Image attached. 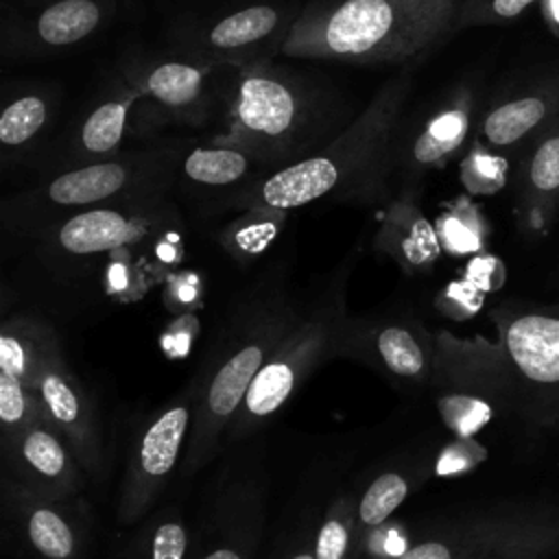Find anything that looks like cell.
Here are the masks:
<instances>
[{
  "label": "cell",
  "mask_w": 559,
  "mask_h": 559,
  "mask_svg": "<svg viewBox=\"0 0 559 559\" xmlns=\"http://www.w3.org/2000/svg\"><path fill=\"white\" fill-rule=\"evenodd\" d=\"M354 116L349 98L330 81L262 59L234 70L223 127L212 140L273 173L323 148Z\"/></svg>",
  "instance_id": "1"
},
{
  "label": "cell",
  "mask_w": 559,
  "mask_h": 559,
  "mask_svg": "<svg viewBox=\"0 0 559 559\" xmlns=\"http://www.w3.org/2000/svg\"><path fill=\"white\" fill-rule=\"evenodd\" d=\"M299 310L301 299L290 293L280 269L240 295L190 384L192 426L179 480H190L216 456L251 382L293 328Z\"/></svg>",
  "instance_id": "2"
},
{
  "label": "cell",
  "mask_w": 559,
  "mask_h": 559,
  "mask_svg": "<svg viewBox=\"0 0 559 559\" xmlns=\"http://www.w3.org/2000/svg\"><path fill=\"white\" fill-rule=\"evenodd\" d=\"M463 0H310L282 55L343 63H406L456 33Z\"/></svg>",
  "instance_id": "3"
},
{
  "label": "cell",
  "mask_w": 559,
  "mask_h": 559,
  "mask_svg": "<svg viewBox=\"0 0 559 559\" xmlns=\"http://www.w3.org/2000/svg\"><path fill=\"white\" fill-rule=\"evenodd\" d=\"M417 66L419 59H413L391 74L354 120L323 148L242 183L225 205L288 212L325 197L369 201L373 173L406 109Z\"/></svg>",
  "instance_id": "4"
},
{
  "label": "cell",
  "mask_w": 559,
  "mask_h": 559,
  "mask_svg": "<svg viewBox=\"0 0 559 559\" xmlns=\"http://www.w3.org/2000/svg\"><path fill=\"white\" fill-rule=\"evenodd\" d=\"M186 146V140H164L44 177L37 186L24 188L4 201V227L17 236L31 238L48 223L79 210L142 194L168 192L177 179L179 159Z\"/></svg>",
  "instance_id": "5"
},
{
  "label": "cell",
  "mask_w": 559,
  "mask_h": 559,
  "mask_svg": "<svg viewBox=\"0 0 559 559\" xmlns=\"http://www.w3.org/2000/svg\"><path fill=\"white\" fill-rule=\"evenodd\" d=\"M559 498L509 496L432 520L395 559H557Z\"/></svg>",
  "instance_id": "6"
},
{
  "label": "cell",
  "mask_w": 559,
  "mask_h": 559,
  "mask_svg": "<svg viewBox=\"0 0 559 559\" xmlns=\"http://www.w3.org/2000/svg\"><path fill=\"white\" fill-rule=\"evenodd\" d=\"M352 262L345 260L325 284L301 301L299 317L269 356L245 402L227 430V443H238L262 428L264 419L277 413L297 386L325 360L338 356L347 312V277Z\"/></svg>",
  "instance_id": "7"
},
{
  "label": "cell",
  "mask_w": 559,
  "mask_h": 559,
  "mask_svg": "<svg viewBox=\"0 0 559 559\" xmlns=\"http://www.w3.org/2000/svg\"><path fill=\"white\" fill-rule=\"evenodd\" d=\"M299 11L301 4L290 0H242L205 15L179 17L168 31L170 55L227 68L273 59Z\"/></svg>",
  "instance_id": "8"
},
{
  "label": "cell",
  "mask_w": 559,
  "mask_h": 559,
  "mask_svg": "<svg viewBox=\"0 0 559 559\" xmlns=\"http://www.w3.org/2000/svg\"><path fill=\"white\" fill-rule=\"evenodd\" d=\"M236 68L205 66L181 57H131L120 76L135 90L129 133L151 138L164 127H203L225 94Z\"/></svg>",
  "instance_id": "9"
},
{
  "label": "cell",
  "mask_w": 559,
  "mask_h": 559,
  "mask_svg": "<svg viewBox=\"0 0 559 559\" xmlns=\"http://www.w3.org/2000/svg\"><path fill=\"white\" fill-rule=\"evenodd\" d=\"M515 382V417L528 428L559 421V299L500 304L493 312Z\"/></svg>",
  "instance_id": "10"
},
{
  "label": "cell",
  "mask_w": 559,
  "mask_h": 559,
  "mask_svg": "<svg viewBox=\"0 0 559 559\" xmlns=\"http://www.w3.org/2000/svg\"><path fill=\"white\" fill-rule=\"evenodd\" d=\"M476 114V92L459 85L435 105L404 118V111L382 151L369 186V201L393 199L406 190H419V181L445 166L472 133Z\"/></svg>",
  "instance_id": "11"
},
{
  "label": "cell",
  "mask_w": 559,
  "mask_h": 559,
  "mask_svg": "<svg viewBox=\"0 0 559 559\" xmlns=\"http://www.w3.org/2000/svg\"><path fill=\"white\" fill-rule=\"evenodd\" d=\"M432 380L441 386L439 411L461 437L485 428L496 415H515V382L502 343L437 336Z\"/></svg>",
  "instance_id": "12"
},
{
  "label": "cell",
  "mask_w": 559,
  "mask_h": 559,
  "mask_svg": "<svg viewBox=\"0 0 559 559\" xmlns=\"http://www.w3.org/2000/svg\"><path fill=\"white\" fill-rule=\"evenodd\" d=\"M41 402L46 421L66 439L85 474L105 467V435L94 397L70 369L55 330L46 323L37 356L24 382Z\"/></svg>",
  "instance_id": "13"
},
{
  "label": "cell",
  "mask_w": 559,
  "mask_h": 559,
  "mask_svg": "<svg viewBox=\"0 0 559 559\" xmlns=\"http://www.w3.org/2000/svg\"><path fill=\"white\" fill-rule=\"evenodd\" d=\"M192 389H186L140 428L118 493L116 518L120 526L131 528L151 515V509L181 463L192 426Z\"/></svg>",
  "instance_id": "14"
},
{
  "label": "cell",
  "mask_w": 559,
  "mask_h": 559,
  "mask_svg": "<svg viewBox=\"0 0 559 559\" xmlns=\"http://www.w3.org/2000/svg\"><path fill=\"white\" fill-rule=\"evenodd\" d=\"M166 192L131 197L61 216L33 234L46 255L90 258L148 236L168 214Z\"/></svg>",
  "instance_id": "15"
},
{
  "label": "cell",
  "mask_w": 559,
  "mask_h": 559,
  "mask_svg": "<svg viewBox=\"0 0 559 559\" xmlns=\"http://www.w3.org/2000/svg\"><path fill=\"white\" fill-rule=\"evenodd\" d=\"M114 15L116 0H46L4 15L0 48L11 59L61 55L96 37Z\"/></svg>",
  "instance_id": "16"
},
{
  "label": "cell",
  "mask_w": 559,
  "mask_h": 559,
  "mask_svg": "<svg viewBox=\"0 0 559 559\" xmlns=\"http://www.w3.org/2000/svg\"><path fill=\"white\" fill-rule=\"evenodd\" d=\"M338 356L362 360L406 386L432 380L437 336L406 314L349 317Z\"/></svg>",
  "instance_id": "17"
},
{
  "label": "cell",
  "mask_w": 559,
  "mask_h": 559,
  "mask_svg": "<svg viewBox=\"0 0 559 559\" xmlns=\"http://www.w3.org/2000/svg\"><path fill=\"white\" fill-rule=\"evenodd\" d=\"M135 90L120 76L87 105L59 135H52L37 155L41 177H52L120 153L129 135V116L135 103ZM35 162V159H33Z\"/></svg>",
  "instance_id": "18"
},
{
  "label": "cell",
  "mask_w": 559,
  "mask_h": 559,
  "mask_svg": "<svg viewBox=\"0 0 559 559\" xmlns=\"http://www.w3.org/2000/svg\"><path fill=\"white\" fill-rule=\"evenodd\" d=\"M559 118V63L504 87L483 111L476 140L504 155H522Z\"/></svg>",
  "instance_id": "19"
},
{
  "label": "cell",
  "mask_w": 559,
  "mask_h": 559,
  "mask_svg": "<svg viewBox=\"0 0 559 559\" xmlns=\"http://www.w3.org/2000/svg\"><path fill=\"white\" fill-rule=\"evenodd\" d=\"M4 476L28 491L70 500L83 487V467L66 439L46 421H33L20 432L2 435Z\"/></svg>",
  "instance_id": "20"
},
{
  "label": "cell",
  "mask_w": 559,
  "mask_h": 559,
  "mask_svg": "<svg viewBox=\"0 0 559 559\" xmlns=\"http://www.w3.org/2000/svg\"><path fill=\"white\" fill-rule=\"evenodd\" d=\"M4 520L13 522L31 550L44 559H76L83 548V526L70 500L41 498L13 478H2Z\"/></svg>",
  "instance_id": "21"
},
{
  "label": "cell",
  "mask_w": 559,
  "mask_h": 559,
  "mask_svg": "<svg viewBox=\"0 0 559 559\" xmlns=\"http://www.w3.org/2000/svg\"><path fill=\"white\" fill-rule=\"evenodd\" d=\"M515 214L528 236L548 234L559 214V118L520 155Z\"/></svg>",
  "instance_id": "22"
},
{
  "label": "cell",
  "mask_w": 559,
  "mask_h": 559,
  "mask_svg": "<svg viewBox=\"0 0 559 559\" xmlns=\"http://www.w3.org/2000/svg\"><path fill=\"white\" fill-rule=\"evenodd\" d=\"M260 483L238 478L221 489L210 522V542L197 559H253L262 531Z\"/></svg>",
  "instance_id": "23"
},
{
  "label": "cell",
  "mask_w": 559,
  "mask_h": 559,
  "mask_svg": "<svg viewBox=\"0 0 559 559\" xmlns=\"http://www.w3.org/2000/svg\"><path fill=\"white\" fill-rule=\"evenodd\" d=\"M61 103V90L55 85H28L15 92L0 111L2 162L20 164L37 155V146L50 140Z\"/></svg>",
  "instance_id": "24"
},
{
  "label": "cell",
  "mask_w": 559,
  "mask_h": 559,
  "mask_svg": "<svg viewBox=\"0 0 559 559\" xmlns=\"http://www.w3.org/2000/svg\"><path fill=\"white\" fill-rule=\"evenodd\" d=\"M253 164L255 162L245 151L210 140L207 144L186 146L177 177L197 188L218 190L245 181Z\"/></svg>",
  "instance_id": "25"
},
{
  "label": "cell",
  "mask_w": 559,
  "mask_h": 559,
  "mask_svg": "<svg viewBox=\"0 0 559 559\" xmlns=\"http://www.w3.org/2000/svg\"><path fill=\"white\" fill-rule=\"evenodd\" d=\"M188 528L173 507L148 515L120 548V559H186Z\"/></svg>",
  "instance_id": "26"
},
{
  "label": "cell",
  "mask_w": 559,
  "mask_h": 559,
  "mask_svg": "<svg viewBox=\"0 0 559 559\" xmlns=\"http://www.w3.org/2000/svg\"><path fill=\"white\" fill-rule=\"evenodd\" d=\"M411 491V480L400 469H384L378 474L356 504V533L354 544H362V539L376 531L380 524H384L393 511L406 500Z\"/></svg>",
  "instance_id": "27"
},
{
  "label": "cell",
  "mask_w": 559,
  "mask_h": 559,
  "mask_svg": "<svg viewBox=\"0 0 559 559\" xmlns=\"http://www.w3.org/2000/svg\"><path fill=\"white\" fill-rule=\"evenodd\" d=\"M356 504L352 493L330 502L314 533L317 559H347L356 552Z\"/></svg>",
  "instance_id": "28"
},
{
  "label": "cell",
  "mask_w": 559,
  "mask_h": 559,
  "mask_svg": "<svg viewBox=\"0 0 559 559\" xmlns=\"http://www.w3.org/2000/svg\"><path fill=\"white\" fill-rule=\"evenodd\" d=\"M461 181L472 194H493L504 188L509 177V155L489 148L476 138L461 157Z\"/></svg>",
  "instance_id": "29"
},
{
  "label": "cell",
  "mask_w": 559,
  "mask_h": 559,
  "mask_svg": "<svg viewBox=\"0 0 559 559\" xmlns=\"http://www.w3.org/2000/svg\"><path fill=\"white\" fill-rule=\"evenodd\" d=\"M282 210H242V214L227 225L223 231V242L236 255H253L262 251L282 229Z\"/></svg>",
  "instance_id": "30"
},
{
  "label": "cell",
  "mask_w": 559,
  "mask_h": 559,
  "mask_svg": "<svg viewBox=\"0 0 559 559\" xmlns=\"http://www.w3.org/2000/svg\"><path fill=\"white\" fill-rule=\"evenodd\" d=\"M46 419L41 402L33 389L20 378L0 371V424L2 435H13L31 426L33 421Z\"/></svg>",
  "instance_id": "31"
},
{
  "label": "cell",
  "mask_w": 559,
  "mask_h": 559,
  "mask_svg": "<svg viewBox=\"0 0 559 559\" xmlns=\"http://www.w3.org/2000/svg\"><path fill=\"white\" fill-rule=\"evenodd\" d=\"M539 0H463L456 17V33L472 26L509 24Z\"/></svg>",
  "instance_id": "32"
},
{
  "label": "cell",
  "mask_w": 559,
  "mask_h": 559,
  "mask_svg": "<svg viewBox=\"0 0 559 559\" xmlns=\"http://www.w3.org/2000/svg\"><path fill=\"white\" fill-rule=\"evenodd\" d=\"M443 238L459 249L476 247L480 242V216L474 205L459 203L441 218Z\"/></svg>",
  "instance_id": "33"
},
{
  "label": "cell",
  "mask_w": 559,
  "mask_h": 559,
  "mask_svg": "<svg viewBox=\"0 0 559 559\" xmlns=\"http://www.w3.org/2000/svg\"><path fill=\"white\" fill-rule=\"evenodd\" d=\"M537 7L546 31L559 41V0H539Z\"/></svg>",
  "instance_id": "34"
},
{
  "label": "cell",
  "mask_w": 559,
  "mask_h": 559,
  "mask_svg": "<svg viewBox=\"0 0 559 559\" xmlns=\"http://www.w3.org/2000/svg\"><path fill=\"white\" fill-rule=\"evenodd\" d=\"M286 559H317L314 542L312 544H299L297 548H293V552Z\"/></svg>",
  "instance_id": "35"
},
{
  "label": "cell",
  "mask_w": 559,
  "mask_h": 559,
  "mask_svg": "<svg viewBox=\"0 0 559 559\" xmlns=\"http://www.w3.org/2000/svg\"><path fill=\"white\" fill-rule=\"evenodd\" d=\"M552 284L559 286V255H557V264H555V271H552Z\"/></svg>",
  "instance_id": "36"
},
{
  "label": "cell",
  "mask_w": 559,
  "mask_h": 559,
  "mask_svg": "<svg viewBox=\"0 0 559 559\" xmlns=\"http://www.w3.org/2000/svg\"><path fill=\"white\" fill-rule=\"evenodd\" d=\"M552 430H557V432H559V421H557V426H555V428H552Z\"/></svg>",
  "instance_id": "37"
}]
</instances>
